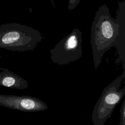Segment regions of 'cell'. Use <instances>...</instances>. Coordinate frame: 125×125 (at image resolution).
I'll list each match as a JSON object with an SVG mask.
<instances>
[{"label":"cell","mask_w":125,"mask_h":125,"mask_svg":"<svg viewBox=\"0 0 125 125\" xmlns=\"http://www.w3.org/2000/svg\"><path fill=\"white\" fill-rule=\"evenodd\" d=\"M0 86L13 89H24L28 87V82L21 76L7 68L0 67Z\"/></svg>","instance_id":"7"},{"label":"cell","mask_w":125,"mask_h":125,"mask_svg":"<svg viewBox=\"0 0 125 125\" xmlns=\"http://www.w3.org/2000/svg\"><path fill=\"white\" fill-rule=\"evenodd\" d=\"M0 58H1V56L0 55Z\"/></svg>","instance_id":"11"},{"label":"cell","mask_w":125,"mask_h":125,"mask_svg":"<svg viewBox=\"0 0 125 125\" xmlns=\"http://www.w3.org/2000/svg\"><path fill=\"white\" fill-rule=\"evenodd\" d=\"M125 77V69L103 90L96 103L91 116L93 125H104L110 118L117 104L125 95V87H120Z\"/></svg>","instance_id":"3"},{"label":"cell","mask_w":125,"mask_h":125,"mask_svg":"<svg viewBox=\"0 0 125 125\" xmlns=\"http://www.w3.org/2000/svg\"><path fill=\"white\" fill-rule=\"evenodd\" d=\"M0 105L27 112L46 110L48 105L42 101L30 96H16L0 94Z\"/></svg>","instance_id":"5"},{"label":"cell","mask_w":125,"mask_h":125,"mask_svg":"<svg viewBox=\"0 0 125 125\" xmlns=\"http://www.w3.org/2000/svg\"><path fill=\"white\" fill-rule=\"evenodd\" d=\"M50 1H51V3H52L53 6L54 7H55V3H54V1H53V0H50Z\"/></svg>","instance_id":"10"},{"label":"cell","mask_w":125,"mask_h":125,"mask_svg":"<svg viewBox=\"0 0 125 125\" xmlns=\"http://www.w3.org/2000/svg\"><path fill=\"white\" fill-rule=\"evenodd\" d=\"M38 30L26 25L8 23L0 25V48L19 52L33 51L43 39Z\"/></svg>","instance_id":"2"},{"label":"cell","mask_w":125,"mask_h":125,"mask_svg":"<svg viewBox=\"0 0 125 125\" xmlns=\"http://www.w3.org/2000/svg\"><path fill=\"white\" fill-rule=\"evenodd\" d=\"M119 28L116 20L111 17L107 6L101 5L95 14L91 27L90 43L94 69L100 65L104 54L115 47Z\"/></svg>","instance_id":"1"},{"label":"cell","mask_w":125,"mask_h":125,"mask_svg":"<svg viewBox=\"0 0 125 125\" xmlns=\"http://www.w3.org/2000/svg\"><path fill=\"white\" fill-rule=\"evenodd\" d=\"M116 21L119 25V34L115 48L117 50L118 58L116 63L123 62V68L125 69V1H118Z\"/></svg>","instance_id":"6"},{"label":"cell","mask_w":125,"mask_h":125,"mask_svg":"<svg viewBox=\"0 0 125 125\" xmlns=\"http://www.w3.org/2000/svg\"><path fill=\"white\" fill-rule=\"evenodd\" d=\"M120 122L119 125H125V101L124 100L120 110Z\"/></svg>","instance_id":"8"},{"label":"cell","mask_w":125,"mask_h":125,"mask_svg":"<svg viewBox=\"0 0 125 125\" xmlns=\"http://www.w3.org/2000/svg\"><path fill=\"white\" fill-rule=\"evenodd\" d=\"M81 0H69L68 9L69 10H73L80 3Z\"/></svg>","instance_id":"9"},{"label":"cell","mask_w":125,"mask_h":125,"mask_svg":"<svg viewBox=\"0 0 125 125\" xmlns=\"http://www.w3.org/2000/svg\"><path fill=\"white\" fill-rule=\"evenodd\" d=\"M82 33L74 28L50 50L51 61L59 65L67 64L79 60L82 56Z\"/></svg>","instance_id":"4"}]
</instances>
